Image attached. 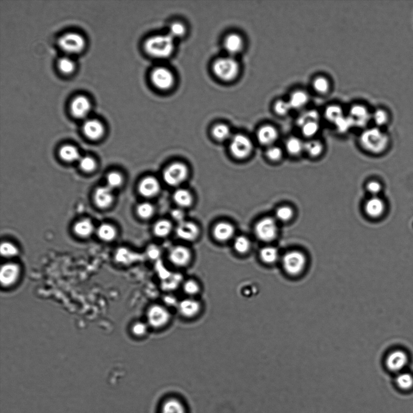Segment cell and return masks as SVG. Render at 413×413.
Instances as JSON below:
<instances>
[{"instance_id":"obj_10","label":"cell","mask_w":413,"mask_h":413,"mask_svg":"<svg viewBox=\"0 0 413 413\" xmlns=\"http://www.w3.org/2000/svg\"><path fill=\"white\" fill-rule=\"evenodd\" d=\"M230 149L234 157L240 159H245L251 154L253 144L248 136L243 134H237L231 140Z\"/></svg>"},{"instance_id":"obj_39","label":"cell","mask_w":413,"mask_h":413,"mask_svg":"<svg viewBox=\"0 0 413 413\" xmlns=\"http://www.w3.org/2000/svg\"><path fill=\"white\" fill-rule=\"evenodd\" d=\"M371 121H373L377 127L384 126L389 121V115L383 109L378 108L371 112Z\"/></svg>"},{"instance_id":"obj_28","label":"cell","mask_w":413,"mask_h":413,"mask_svg":"<svg viewBox=\"0 0 413 413\" xmlns=\"http://www.w3.org/2000/svg\"><path fill=\"white\" fill-rule=\"evenodd\" d=\"M224 46L229 54L231 55L239 54L243 48V40L237 34H231L225 39Z\"/></svg>"},{"instance_id":"obj_26","label":"cell","mask_w":413,"mask_h":413,"mask_svg":"<svg viewBox=\"0 0 413 413\" xmlns=\"http://www.w3.org/2000/svg\"><path fill=\"white\" fill-rule=\"evenodd\" d=\"M114 200V196L111 189L108 186L100 187L96 190L95 201L98 207L106 208L111 204Z\"/></svg>"},{"instance_id":"obj_40","label":"cell","mask_w":413,"mask_h":413,"mask_svg":"<svg viewBox=\"0 0 413 413\" xmlns=\"http://www.w3.org/2000/svg\"><path fill=\"white\" fill-rule=\"evenodd\" d=\"M98 234L100 239L104 241H111L115 239L117 233L115 228L111 225L103 224L99 227Z\"/></svg>"},{"instance_id":"obj_36","label":"cell","mask_w":413,"mask_h":413,"mask_svg":"<svg viewBox=\"0 0 413 413\" xmlns=\"http://www.w3.org/2000/svg\"><path fill=\"white\" fill-rule=\"evenodd\" d=\"M59 156L64 161L74 162L80 160V154L74 146L67 145L62 146L59 150Z\"/></svg>"},{"instance_id":"obj_44","label":"cell","mask_w":413,"mask_h":413,"mask_svg":"<svg viewBox=\"0 0 413 413\" xmlns=\"http://www.w3.org/2000/svg\"><path fill=\"white\" fill-rule=\"evenodd\" d=\"M59 69L64 74L72 73L75 69V63L73 59L68 56H64L59 59L58 62Z\"/></svg>"},{"instance_id":"obj_17","label":"cell","mask_w":413,"mask_h":413,"mask_svg":"<svg viewBox=\"0 0 413 413\" xmlns=\"http://www.w3.org/2000/svg\"><path fill=\"white\" fill-rule=\"evenodd\" d=\"M161 190V184L157 179L153 177H146L140 181L139 192L145 198H153L158 195Z\"/></svg>"},{"instance_id":"obj_19","label":"cell","mask_w":413,"mask_h":413,"mask_svg":"<svg viewBox=\"0 0 413 413\" xmlns=\"http://www.w3.org/2000/svg\"><path fill=\"white\" fill-rule=\"evenodd\" d=\"M201 305L198 300L192 298L182 300L179 305V312L182 317L193 318L199 314Z\"/></svg>"},{"instance_id":"obj_32","label":"cell","mask_w":413,"mask_h":413,"mask_svg":"<svg viewBox=\"0 0 413 413\" xmlns=\"http://www.w3.org/2000/svg\"><path fill=\"white\" fill-rule=\"evenodd\" d=\"M174 202L181 208L190 207L193 204V198L189 191L184 189L177 190L173 195Z\"/></svg>"},{"instance_id":"obj_49","label":"cell","mask_w":413,"mask_h":413,"mask_svg":"<svg viewBox=\"0 0 413 413\" xmlns=\"http://www.w3.org/2000/svg\"><path fill=\"white\" fill-rule=\"evenodd\" d=\"M108 186L111 189H115L121 185L123 183V178L120 173L117 172H112L107 176Z\"/></svg>"},{"instance_id":"obj_9","label":"cell","mask_w":413,"mask_h":413,"mask_svg":"<svg viewBox=\"0 0 413 413\" xmlns=\"http://www.w3.org/2000/svg\"><path fill=\"white\" fill-rule=\"evenodd\" d=\"M59 45L68 54H76L83 51L86 45L85 40L79 33L69 32L62 35L59 40Z\"/></svg>"},{"instance_id":"obj_53","label":"cell","mask_w":413,"mask_h":413,"mask_svg":"<svg viewBox=\"0 0 413 413\" xmlns=\"http://www.w3.org/2000/svg\"><path fill=\"white\" fill-rule=\"evenodd\" d=\"M147 331H148V325L142 322H137L132 327L133 333L137 336L145 335Z\"/></svg>"},{"instance_id":"obj_6","label":"cell","mask_w":413,"mask_h":413,"mask_svg":"<svg viewBox=\"0 0 413 413\" xmlns=\"http://www.w3.org/2000/svg\"><path fill=\"white\" fill-rule=\"evenodd\" d=\"M255 233L256 237L262 242H272L276 239L278 233L276 220L271 217L261 219L255 225Z\"/></svg>"},{"instance_id":"obj_27","label":"cell","mask_w":413,"mask_h":413,"mask_svg":"<svg viewBox=\"0 0 413 413\" xmlns=\"http://www.w3.org/2000/svg\"><path fill=\"white\" fill-rule=\"evenodd\" d=\"M234 232V228L232 224L227 222H220L214 227V236L217 240L226 242L233 237Z\"/></svg>"},{"instance_id":"obj_45","label":"cell","mask_w":413,"mask_h":413,"mask_svg":"<svg viewBox=\"0 0 413 413\" xmlns=\"http://www.w3.org/2000/svg\"><path fill=\"white\" fill-rule=\"evenodd\" d=\"M396 384L400 389H411L413 387V377L408 373L400 374L396 379Z\"/></svg>"},{"instance_id":"obj_50","label":"cell","mask_w":413,"mask_h":413,"mask_svg":"<svg viewBox=\"0 0 413 413\" xmlns=\"http://www.w3.org/2000/svg\"><path fill=\"white\" fill-rule=\"evenodd\" d=\"M186 29L183 24L176 22L171 25L170 28V35L175 39L182 36L185 33Z\"/></svg>"},{"instance_id":"obj_29","label":"cell","mask_w":413,"mask_h":413,"mask_svg":"<svg viewBox=\"0 0 413 413\" xmlns=\"http://www.w3.org/2000/svg\"><path fill=\"white\" fill-rule=\"evenodd\" d=\"M161 413H187V409L181 400L170 398L162 403Z\"/></svg>"},{"instance_id":"obj_57","label":"cell","mask_w":413,"mask_h":413,"mask_svg":"<svg viewBox=\"0 0 413 413\" xmlns=\"http://www.w3.org/2000/svg\"><path fill=\"white\" fill-rule=\"evenodd\" d=\"M148 252L149 253V255L153 258L157 257V256L159 254V249L155 246L150 247V248L148 249Z\"/></svg>"},{"instance_id":"obj_54","label":"cell","mask_w":413,"mask_h":413,"mask_svg":"<svg viewBox=\"0 0 413 413\" xmlns=\"http://www.w3.org/2000/svg\"><path fill=\"white\" fill-rule=\"evenodd\" d=\"M367 190L369 193L376 196L381 192L382 186L380 183L377 181H370L367 184Z\"/></svg>"},{"instance_id":"obj_14","label":"cell","mask_w":413,"mask_h":413,"mask_svg":"<svg viewBox=\"0 0 413 413\" xmlns=\"http://www.w3.org/2000/svg\"><path fill=\"white\" fill-rule=\"evenodd\" d=\"M311 88L316 95L325 97L330 95L333 89L332 81L324 74H318L312 78Z\"/></svg>"},{"instance_id":"obj_55","label":"cell","mask_w":413,"mask_h":413,"mask_svg":"<svg viewBox=\"0 0 413 413\" xmlns=\"http://www.w3.org/2000/svg\"><path fill=\"white\" fill-rule=\"evenodd\" d=\"M117 259L121 261H127L134 257L132 253L128 251L127 249L122 248L119 250L117 253Z\"/></svg>"},{"instance_id":"obj_51","label":"cell","mask_w":413,"mask_h":413,"mask_svg":"<svg viewBox=\"0 0 413 413\" xmlns=\"http://www.w3.org/2000/svg\"><path fill=\"white\" fill-rule=\"evenodd\" d=\"M80 166L86 172H91L95 170L96 162L92 158L86 156L80 159Z\"/></svg>"},{"instance_id":"obj_16","label":"cell","mask_w":413,"mask_h":413,"mask_svg":"<svg viewBox=\"0 0 413 413\" xmlns=\"http://www.w3.org/2000/svg\"><path fill=\"white\" fill-rule=\"evenodd\" d=\"M92 108L90 100L84 96H78L72 101L70 109L77 118L83 119L88 116Z\"/></svg>"},{"instance_id":"obj_35","label":"cell","mask_w":413,"mask_h":413,"mask_svg":"<svg viewBox=\"0 0 413 413\" xmlns=\"http://www.w3.org/2000/svg\"><path fill=\"white\" fill-rule=\"evenodd\" d=\"M324 149L323 143L320 140L310 139L305 143V152L313 158L321 155Z\"/></svg>"},{"instance_id":"obj_52","label":"cell","mask_w":413,"mask_h":413,"mask_svg":"<svg viewBox=\"0 0 413 413\" xmlns=\"http://www.w3.org/2000/svg\"><path fill=\"white\" fill-rule=\"evenodd\" d=\"M1 253L3 256L6 257L16 255L18 253V249L16 247L12 244L8 242L3 243L1 245Z\"/></svg>"},{"instance_id":"obj_48","label":"cell","mask_w":413,"mask_h":413,"mask_svg":"<svg viewBox=\"0 0 413 413\" xmlns=\"http://www.w3.org/2000/svg\"><path fill=\"white\" fill-rule=\"evenodd\" d=\"M266 156L270 161L277 162L282 158L283 151L280 147L272 145L268 148L267 153H266Z\"/></svg>"},{"instance_id":"obj_11","label":"cell","mask_w":413,"mask_h":413,"mask_svg":"<svg viewBox=\"0 0 413 413\" xmlns=\"http://www.w3.org/2000/svg\"><path fill=\"white\" fill-rule=\"evenodd\" d=\"M151 80L154 86L162 90L170 89L173 86L175 78L172 72L165 67H157L153 70Z\"/></svg>"},{"instance_id":"obj_1","label":"cell","mask_w":413,"mask_h":413,"mask_svg":"<svg viewBox=\"0 0 413 413\" xmlns=\"http://www.w3.org/2000/svg\"><path fill=\"white\" fill-rule=\"evenodd\" d=\"M389 142V137L377 127L366 128L359 136V143L362 148L372 154L383 153Z\"/></svg>"},{"instance_id":"obj_31","label":"cell","mask_w":413,"mask_h":413,"mask_svg":"<svg viewBox=\"0 0 413 413\" xmlns=\"http://www.w3.org/2000/svg\"><path fill=\"white\" fill-rule=\"evenodd\" d=\"M305 143L298 137H290L286 142L287 152L292 156H298L305 151Z\"/></svg>"},{"instance_id":"obj_18","label":"cell","mask_w":413,"mask_h":413,"mask_svg":"<svg viewBox=\"0 0 413 413\" xmlns=\"http://www.w3.org/2000/svg\"><path fill=\"white\" fill-rule=\"evenodd\" d=\"M176 234L180 239L191 242L198 238L199 230L198 227L193 222L184 221L178 225Z\"/></svg>"},{"instance_id":"obj_22","label":"cell","mask_w":413,"mask_h":413,"mask_svg":"<svg viewBox=\"0 0 413 413\" xmlns=\"http://www.w3.org/2000/svg\"><path fill=\"white\" fill-rule=\"evenodd\" d=\"M347 115L342 105L339 104H331L326 106L322 112V117L325 118L328 123L334 124L340 119Z\"/></svg>"},{"instance_id":"obj_7","label":"cell","mask_w":413,"mask_h":413,"mask_svg":"<svg viewBox=\"0 0 413 413\" xmlns=\"http://www.w3.org/2000/svg\"><path fill=\"white\" fill-rule=\"evenodd\" d=\"M189 176V169L182 163L176 162L169 166L164 171L163 177L168 185H180Z\"/></svg>"},{"instance_id":"obj_5","label":"cell","mask_w":413,"mask_h":413,"mask_svg":"<svg viewBox=\"0 0 413 413\" xmlns=\"http://www.w3.org/2000/svg\"><path fill=\"white\" fill-rule=\"evenodd\" d=\"M147 323L156 329L166 326L171 320V314L168 310L160 305L150 306L146 312Z\"/></svg>"},{"instance_id":"obj_12","label":"cell","mask_w":413,"mask_h":413,"mask_svg":"<svg viewBox=\"0 0 413 413\" xmlns=\"http://www.w3.org/2000/svg\"><path fill=\"white\" fill-rule=\"evenodd\" d=\"M311 95L308 90L302 88L292 90L287 99L293 111L301 112L307 109L311 102Z\"/></svg>"},{"instance_id":"obj_23","label":"cell","mask_w":413,"mask_h":413,"mask_svg":"<svg viewBox=\"0 0 413 413\" xmlns=\"http://www.w3.org/2000/svg\"><path fill=\"white\" fill-rule=\"evenodd\" d=\"M407 361V356L404 352L395 351L388 356L386 364L390 370L399 371L404 368Z\"/></svg>"},{"instance_id":"obj_2","label":"cell","mask_w":413,"mask_h":413,"mask_svg":"<svg viewBox=\"0 0 413 413\" xmlns=\"http://www.w3.org/2000/svg\"><path fill=\"white\" fill-rule=\"evenodd\" d=\"M144 48L147 54L153 57L167 58L174 51V39L170 34L153 36L146 41Z\"/></svg>"},{"instance_id":"obj_15","label":"cell","mask_w":413,"mask_h":413,"mask_svg":"<svg viewBox=\"0 0 413 413\" xmlns=\"http://www.w3.org/2000/svg\"><path fill=\"white\" fill-rule=\"evenodd\" d=\"M169 259L175 267L183 268L189 265L192 259V253L185 247H174L169 253Z\"/></svg>"},{"instance_id":"obj_30","label":"cell","mask_w":413,"mask_h":413,"mask_svg":"<svg viewBox=\"0 0 413 413\" xmlns=\"http://www.w3.org/2000/svg\"><path fill=\"white\" fill-rule=\"evenodd\" d=\"M322 114L317 109H306L301 112L297 117L295 123L297 127L299 128L303 124L312 121H321Z\"/></svg>"},{"instance_id":"obj_33","label":"cell","mask_w":413,"mask_h":413,"mask_svg":"<svg viewBox=\"0 0 413 413\" xmlns=\"http://www.w3.org/2000/svg\"><path fill=\"white\" fill-rule=\"evenodd\" d=\"M321 121H312L303 124L299 128L303 136L308 138H312L317 135L321 128Z\"/></svg>"},{"instance_id":"obj_41","label":"cell","mask_w":413,"mask_h":413,"mask_svg":"<svg viewBox=\"0 0 413 413\" xmlns=\"http://www.w3.org/2000/svg\"><path fill=\"white\" fill-rule=\"evenodd\" d=\"M212 134L216 139L223 141L231 136V130L227 125L218 124L212 129Z\"/></svg>"},{"instance_id":"obj_20","label":"cell","mask_w":413,"mask_h":413,"mask_svg":"<svg viewBox=\"0 0 413 413\" xmlns=\"http://www.w3.org/2000/svg\"><path fill=\"white\" fill-rule=\"evenodd\" d=\"M83 131L90 139L98 140L104 134V127L98 120H88L84 124Z\"/></svg>"},{"instance_id":"obj_21","label":"cell","mask_w":413,"mask_h":413,"mask_svg":"<svg viewBox=\"0 0 413 413\" xmlns=\"http://www.w3.org/2000/svg\"><path fill=\"white\" fill-rule=\"evenodd\" d=\"M364 211L368 217L373 218L380 217L384 214L385 204L383 200L373 196L365 202Z\"/></svg>"},{"instance_id":"obj_38","label":"cell","mask_w":413,"mask_h":413,"mask_svg":"<svg viewBox=\"0 0 413 413\" xmlns=\"http://www.w3.org/2000/svg\"><path fill=\"white\" fill-rule=\"evenodd\" d=\"M172 230L171 222L166 220H159L155 225L154 233L159 237H165L170 234Z\"/></svg>"},{"instance_id":"obj_56","label":"cell","mask_w":413,"mask_h":413,"mask_svg":"<svg viewBox=\"0 0 413 413\" xmlns=\"http://www.w3.org/2000/svg\"><path fill=\"white\" fill-rule=\"evenodd\" d=\"M171 216L179 223L184 221V213L180 209H174L171 212Z\"/></svg>"},{"instance_id":"obj_42","label":"cell","mask_w":413,"mask_h":413,"mask_svg":"<svg viewBox=\"0 0 413 413\" xmlns=\"http://www.w3.org/2000/svg\"><path fill=\"white\" fill-rule=\"evenodd\" d=\"M234 247L237 252L240 254H245L251 248V243L248 238L239 236L235 240Z\"/></svg>"},{"instance_id":"obj_13","label":"cell","mask_w":413,"mask_h":413,"mask_svg":"<svg viewBox=\"0 0 413 413\" xmlns=\"http://www.w3.org/2000/svg\"><path fill=\"white\" fill-rule=\"evenodd\" d=\"M279 137V131L274 125L265 124L262 125L256 131V138L262 145L269 147L274 144Z\"/></svg>"},{"instance_id":"obj_46","label":"cell","mask_w":413,"mask_h":413,"mask_svg":"<svg viewBox=\"0 0 413 413\" xmlns=\"http://www.w3.org/2000/svg\"><path fill=\"white\" fill-rule=\"evenodd\" d=\"M137 214L143 219L151 218L155 213V207L151 203H142L137 208Z\"/></svg>"},{"instance_id":"obj_8","label":"cell","mask_w":413,"mask_h":413,"mask_svg":"<svg viewBox=\"0 0 413 413\" xmlns=\"http://www.w3.org/2000/svg\"><path fill=\"white\" fill-rule=\"evenodd\" d=\"M347 115L354 127H364L371 121L370 109L362 103H353L347 111Z\"/></svg>"},{"instance_id":"obj_24","label":"cell","mask_w":413,"mask_h":413,"mask_svg":"<svg viewBox=\"0 0 413 413\" xmlns=\"http://www.w3.org/2000/svg\"><path fill=\"white\" fill-rule=\"evenodd\" d=\"M19 274L20 268L18 265L11 264L3 266L1 271L2 283L5 286L11 285L17 280Z\"/></svg>"},{"instance_id":"obj_25","label":"cell","mask_w":413,"mask_h":413,"mask_svg":"<svg viewBox=\"0 0 413 413\" xmlns=\"http://www.w3.org/2000/svg\"><path fill=\"white\" fill-rule=\"evenodd\" d=\"M271 111L275 117L280 118L287 117L293 111L287 98L275 99L272 103Z\"/></svg>"},{"instance_id":"obj_3","label":"cell","mask_w":413,"mask_h":413,"mask_svg":"<svg viewBox=\"0 0 413 413\" xmlns=\"http://www.w3.org/2000/svg\"><path fill=\"white\" fill-rule=\"evenodd\" d=\"M213 70L216 76L220 79L225 81H232L239 74V64L232 57L221 58L215 61Z\"/></svg>"},{"instance_id":"obj_37","label":"cell","mask_w":413,"mask_h":413,"mask_svg":"<svg viewBox=\"0 0 413 413\" xmlns=\"http://www.w3.org/2000/svg\"><path fill=\"white\" fill-rule=\"evenodd\" d=\"M93 229L92 221L89 219H84L77 222L74 227L75 233L81 237L89 236L93 233Z\"/></svg>"},{"instance_id":"obj_47","label":"cell","mask_w":413,"mask_h":413,"mask_svg":"<svg viewBox=\"0 0 413 413\" xmlns=\"http://www.w3.org/2000/svg\"><path fill=\"white\" fill-rule=\"evenodd\" d=\"M183 289L187 295L193 296L198 295L200 290V286L198 281L190 279L184 281Z\"/></svg>"},{"instance_id":"obj_34","label":"cell","mask_w":413,"mask_h":413,"mask_svg":"<svg viewBox=\"0 0 413 413\" xmlns=\"http://www.w3.org/2000/svg\"><path fill=\"white\" fill-rule=\"evenodd\" d=\"M259 256L262 261L267 264H273L278 260L279 253L277 249L273 246H267L261 249Z\"/></svg>"},{"instance_id":"obj_43","label":"cell","mask_w":413,"mask_h":413,"mask_svg":"<svg viewBox=\"0 0 413 413\" xmlns=\"http://www.w3.org/2000/svg\"><path fill=\"white\" fill-rule=\"evenodd\" d=\"M294 215L293 209L290 206H283L278 208L275 212V217L278 220L287 222L292 218Z\"/></svg>"},{"instance_id":"obj_4","label":"cell","mask_w":413,"mask_h":413,"mask_svg":"<svg viewBox=\"0 0 413 413\" xmlns=\"http://www.w3.org/2000/svg\"><path fill=\"white\" fill-rule=\"evenodd\" d=\"M304 253L299 251H292L286 253L283 258L284 270L288 274L296 276L304 271L306 265Z\"/></svg>"}]
</instances>
